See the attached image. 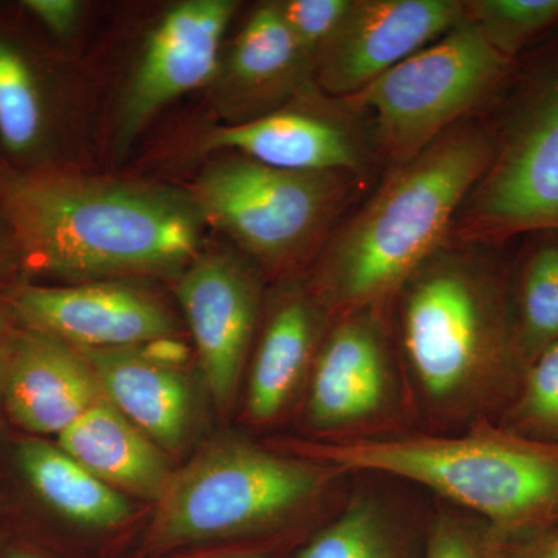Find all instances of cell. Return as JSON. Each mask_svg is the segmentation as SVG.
Returning a JSON list of instances; mask_svg holds the SVG:
<instances>
[{"instance_id": "cell-1", "label": "cell", "mask_w": 558, "mask_h": 558, "mask_svg": "<svg viewBox=\"0 0 558 558\" xmlns=\"http://www.w3.org/2000/svg\"><path fill=\"white\" fill-rule=\"evenodd\" d=\"M7 207L31 259L76 279L186 269L207 223L193 194L69 175L22 180Z\"/></svg>"}, {"instance_id": "cell-2", "label": "cell", "mask_w": 558, "mask_h": 558, "mask_svg": "<svg viewBox=\"0 0 558 558\" xmlns=\"http://www.w3.org/2000/svg\"><path fill=\"white\" fill-rule=\"evenodd\" d=\"M492 150L488 124L468 119L413 159L392 167L328 242L322 282L329 299L359 310L400 288L449 242Z\"/></svg>"}, {"instance_id": "cell-3", "label": "cell", "mask_w": 558, "mask_h": 558, "mask_svg": "<svg viewBox=\"0 0 558 558\" xmlns=\"http://www.w3.org/2000/svg\"><path fill=\"white\" fill-rule=\"evenodd\" d=\"M319 458L424 484L506 534L558 520V444L512 429H481L465 438L347 440L323 447Z\"/></svg>"}, {"instance_id": "cell-4", "label": "cell", "mask_w": 558, "mask_h": 558, "mask_svg": "<svg viewBox=\"0 0 558 558\" xmlns=\"http://www.w3.org/2000/svg\"><path fill=\"white\" fill-rule=\"evenodd\" d=\"M497 100L490 163L459 211V241L558 231V35L517 60Z\"/></svg>"}, {"instance_id": "cell-5", "label": "cell", "mask_w": 558, "mask_h": 558, "mask_svg": "<svg viewBox=\"0 0 558 558\" xmlns=\"http://www.w3.org/2000/svg\"><path fill=\"white\" fill-rule=\"evenodd\" d=\"M473 244L447 242L400 286L403 348L433 399L509 365V286L484 242Z\"/></svg>"}, {"instance_id": "cell-6", "label": "cell", "mask_w": 558, "mask_h": 558, "mask_svg": "<svg viewBox=\"0 0 558 558\" xmlns=\"http://www.w3.org/2000/svg\"><path fill=\"white\" fill-rule=\"evenodd\" d=\"M515 62L465 17L449 33L343 98L368 120L377 156L405 163L476 109L497 101Z\"/></svg>"}, {"instance_id": "cell-7", "label": "cell", "mask_w": 558, "mask_h": 558, "mask_svg": "<svg viewBox=\"0 0 558 558\" xmlns=\"http://www.w3.org/2000/svg\"><path fill=\"white\" fill-rule=\"evenodd\" d=\"M322 484L307 462L223 442L172 475L157 505L153 538L175 548L247 534L303 506Z\"/></svg>"}, {"instance_id": "cell-8", "label": "cell", "mask_w": 558, "mask_h": 558, "mask_svg": "<svg viewBox=\"0 0 558 558\" xmlns=\"http://www.w3.org/2000/svg\"><path fill=\"white\" fill-rule=\"evenodd\" d=\"M360 183L351 172L284 171L238 156L213 163L193 197L205 222L278 264L322 240Z\"/></svg>"}, {"instance_id": "cell-9", "label": "cell", "mask_w": 558, "mask_h": 558, "mask_svg": "<svg viewBox=\"0 0 558 558\" xmlns=\"http://www.w3.org/2000/svg\"><path fill=\"white\" fill-rule=\"evenodd\" d=\"M256 119L218 128L207 149L233 150L267 167L295 172H351L365 179L377 159L368 120L319 87Z\"/></svg>"}, {"instance_id": "cell-10", "label": "cell", "mask_w": 558, "mask_h": 558, "mask_svg": "<svg viewBox=\"0 0 558 558\" xmlns=\"http://www.w3.org/2000/svg\"><path fill=\"white\" fill-rule=\"evenodd\" d=\"M464 20L459 0H352L315 81L330 97H352Z\"/></svg>"}, {"instance_id": "cell-11", "label": "cell", "mask_w": 558, "mask_h": 558, "mask_svg": "<svg viewBox=\"0 0 558 558\" xmlns=\"http://www.w3.org/2000/svg\"><path fill=\"white\" fill-rule=\"evenodd\" d=\"M236 9L233 0H186L165 14L124 92L117 130L121 149L165 106L216 75L220 44Z\"/></svg>"}, {"instance_id": "cell-12", "label": "cell", "mask_w": 558, "mask_h": 558, "mask_svg": "<svg viewBox=\"0 0 558 558\" xmlns=\"http://www.w3.org/2000/svg\"><path fill=\"white\" fill-rule=\"evenodd\" d=\"M178 296L220 409L230 405L253 329L258 293L244 264L227 253L199 255L183 271Z\"/></svg>"}, {"instance_id": "cell-13", "label": "cell", "mask_w": 558, "mask_h": 558, "mask_svg": "<svg viewBox=\"0 0 558 558\" xmlns=\"http://www.w3.org/2000/svg\"><path fill=\"white\" fill-rule=\"evenodd\" d=\"M17 311L36 329L76 349L137 348L174 333L161 304L120 282L22 289Z\"/></svg>"}, {"instance_id": "cell-14", "label": "cell", "mask_w": 558, "mask_h": 558, "mask_svg": "<svg viewBox=\"0 0 558 558\" xmlns=\"http://www.w3.org/2000/svg\"><path fill=\"white\" fill-rule=\"evenodd\" d=\"M7 410L35 435L60 436L105 398L90 363L64 341L36 332L17 344L3 376Z\"/></svg>"}, {"instance_id": "cell-15", "label": "cell", "mask_w": 558, "mask_h": 558, "mask_svg": "<svg viewBox=\"0 0 558 558\" xmlns=\"http://www.w3.org/2000/svg\"><path fill=\"white\" fill-rule=\"evenodd\" d=\"M387 360L376 322L355 314L330 333L319 352L310 411L317 425L351 424L379 409L387 392Z\"/></svg>"}, {"instance_id": "cell-16", "label": "cell", "mask_w": 558, "mask_h": 558, "mask_svg": "<svg viewBox=\"0 0 558 558\" xmlns=\"http://www.w3.org/2000/svg\"><path fill=\"white\" fill-rule=\"evenodd\" d=\"M90 363L102 396L167 450H178L189 433L191 389L179 369L154 365L134 348L78 349Z\"/></svg>"}, {"instance_id": "cell-17", "label": "cell", "mask_w": 558, "mask_h": 558, "mask_svg": "<svg viewBox=\"0 0 558 558\" xmlns=\"http://www.w3.org/2000/svg\"><path fill=\"white\" fill-rule=\"evenodd\" d=\"M58 447L108 486L150 501L172 478L159 446L106 398L58 436Z\"/></svg>"}, {"instance_id": "cell-18", "label": "cell", "mask_w": 558, "mask_h": 558, "mask_svg": "<svg viewBox=\"0 0 558 558\" xmlns=\"http://www.w3.org/2000/svg\"><path fill=\"white\" fill-rule=\"evenodd\" d=\"M314 62L306 57L282 20L277 2L250 14L234 40L223 81L241 108L259 109L314 86Z\"/></svg>"}, {"instance_id": "cell-19", "label": "cell", "mask_w": 558, "mask_h": 558, "mask_svg": "<svg viewBox=\"0 0 558 558\" xmlns=\"http://www.w3.org/2000/svg\"><path fill=\"white\" fill-rule=\"evenodd\" d=\"M16 458L36 495L65 520L83 527L109 529L130 519L132 508L121 492L102 483L60 447L25 440Z\"/></svg>"}, {"instance_id": "cell-20", "label": "cell", "mask_w": 558, "mask_h": 558, "mask_svg": "<svg viewBox=\"0 0 558 558\" xmlns=\"http://www.w3.org/2000/svg\"><path fill=\"white\" fill-rule=\"evenodd\" d=\"M558 340V231L531 234L509 289V366L517 376Z\"/></svg>"}, {"instance_id": "cell-21", "label": "cell", "mask_w": 558, "mask_h": 558, "mask_svg": "<svg viewBox=\"0 0 558 558\" xmlns=\"http://www.w3.org/2000/svg\"><path fill=\"white\" fill-rule=\"evenodd\" d=\"M317 332L311 301L293 295L278 304L267 323L253 363L248 410L264 422L277 416L306 368Z\"/></svg>"}, {"instance_id": "cell-22", "label": "cell", "mask_w": 558, "mask_h": 558, "mask_svg": "<svg viewBox=\"0 0 558 558\" xmlns=\"http://www.w3.org/2000/svg\"><path fill=\"white\" fill-rule=\"evenodd\" d=\"M464 5L465 17L513 61L546 33L558 31V0H472Z\"/></svg>"}, {"instance_id": "cell-23", "label": "cell", "mask_w": 558, "mask_h": 558, "mask_svg": "<svg viewBox=\"0 0 558 558\" xmlns=\"http://www.w3.org/2000/svg\"><path fill=\"white\" fill-rule=\"evenodd\" d=\"M43 132V102L24 58L0 43V138L13 153L36 145Z\"/></svg>"}, {"instance_id": "cell-24", "label": "cell", "mask_w": 558, "mask_h": 558, "mask_svg": "<svg viewBox=\"0 0 558 558\" xmlns=\"http://www.w3.org/2000/svg\"><path fill=\"white\" fill-rule=\"evenodd\" d=\"M510 421L519 435L558 444V340L521 374Z\"/></svg>"}, {"instance_id": "cell-25", "label": "cell", "mask_w": 558, "mask_h": 558, "mask_svg": "<svg viewBox=\"0 0 558 558\" xmlns=\"http://www.w3.org/2000/svg\"><path fill=\"white\" fill-rule=\"evenodd\" d=\"M300 558H389L379 517L365 506L348 510Z\"/></svg>"}, {"instance_id": "cell-26", "label": "cell", "mask_w": 558, "mask_h": 558, "mask_svg": "<svg viewBox=\"0 0 558 558\" xmlns=\"http://www.w3.org/2000/svg\"><path fill=\"white\" fill-rule=\"evenodd\" d=\"M277 5L301 50L317 68L347 21L352 0H286Z\"/></svg>"}, {"instance_id": "cell-27", "label": "cell", "mask_w": 558, "mask_h": 558, "mask_svg": "<svg viewBox=\"0 0 558 558\" xmlns=\"http://www.w3.org/2000/svg\"><path fill=\"white\" fill-rule=\"evenodd\" d=\"M427 558H497L465 529L444 523L429 539Z\"/></svg>"}, {"instance_id": "cell-28", "label": "cell", "mask_w": 558, "mask_h": 558, "mask_svg": "<svg viewBox=\"0 0 558 558\" xmlns=\"http://www.w3.org/2000/svg\"><path fill=\"white\" fill-rule=\"evenodd\" d=\"M24 5L61 38L70 35L78 22L81 7L75 0H25Z\"/></svg>"}, {"instance_id": "cell-29", "label": "cell", "mask_w": 558, "mask_h": 558, "mask_svg": "<svg viewBox=\"0 0 558 558\" xmlns=\"http://www.w3.org/2000/svg\"><path fill=\"white\" fill-rule=\"evenodd\" d=\"M134 351L140 357L148 360L154 365L165 366V368L178 369L190 357V349L186 348V344L172 336L146 341V343L134 348Z\"/></svg>"}, {"instance_id": "cell-30", "label": "cell", "mask_w": 558, "mask_h": 558, "mask_svg": "<svg viewBox=\"0 0 558 558\" xmlns=\"http://www.w3.org/2000/svg\"><path fill=\"white\" fill-rule=\"evenodd\" d=\"M545 529L529 539L515 558H558V526Z\"/></svg>"}, {"instance_id": "cell-31", "label": "cell", "mask_w": 558, "mask_h": 558, "mask_svg": "<svg viewBox=\"0 0 558 558\" xmlns=\"http://www.w3.org/2000/svg\"><path fill=\"white\" fill-rule=\"evenodd\" d=\"M7 558H40L38 556H35V554L27 553V550H13V553H10Z\"/></svg>"}, {"instance_id": "cell-32", "label": "cell", "mask_w": 558, "mask_h": 558, "mask_svg": "<svg viewBox=\"0 0 558 558\" xmlns=\"http://www.w3.org/2000/svg\"><path fill=\"white\" fill-rule=\"evenodd\" d=\"M227 558H260L259 556H233V557H227Z\"/></svg>"}, {"instance_id": "cell-33", "label": "cell", "mask_w": 558, "mask_h": 558, "mask_svg": "<svg viewBox=\"0 0 558 558\" xmlns=\"http://www.w3.org/2000/svg\"><path fill=\"white\" fill-rule=\"evenodd\" d=\"M0 380H2V368H0Z\"/></svg>"}]
</instances>
